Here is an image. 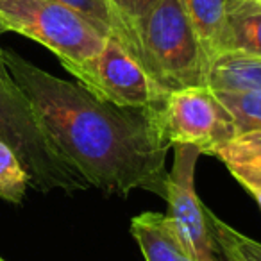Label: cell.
Returning a JSON list of instances; mask_svg holds the SVG:
<instances>
[{
	"label": "cell",
	"mask_w": 261,
	"mask_h": 261,
	"mask_svg": "<svg viewBox=\"0 0 261 261\" xmlns=\"http://www.w3.org/2000/svg\"><path fill=\"white\" fill-rule=\"evenodd\" d=\"M4 63L54 145L91 188L120 197L135 190L167 197L172 145L161 127L160 108L116 106L8 48Z\"/></svg>",
	"instance_id": "6da1fadb"
},
{
	"label": "cell",
	"mask_w": 261,
	"mask_h": 261,
	"mask_svg": "<svg viewBox=\"0 0 261 261\" xmlns=\"http://www.w3.org/2000/svg\"><path fill=\"white\" fill-rule=\"evenodd\" d=\"M136 59L165 91L207 86L206 56L181 0H161L138 31Z\"/></svg>",
	"instance_id": "7a4b0ae2"
},
{
	"label": "cell",
	"mask_w": 261,
	"mask_h": 261,
	"mask_svg": "<svg viewBox=\"0 0 261 261\" xmlns=\"http://www.w3.org/2000/svg\"><path fill=\"white\" fill-rule=\"evenodd\" d=\"M0 142L18 156L29 185L38 192L73 193L91 188L59 152L29 98L13 79H0Z\"/></svg>",
	"instance_id": "3957f363"
},
{
	"label": "cell",
	"mask_w": 261,
	"mask_h": 261,
	"mask_svg": "<svg viewBox=\"0 0 261 261\" xmlns=\"http://www.w3.org/2000/svg\"><path fill=\"white\" fill-rule=\"evenodd\" d=\"M0 27L47 47L66 70L93 59L106 43L93 23L54 0H0Z\"/></svg>",
	"instance_id": "277c9868"
},
{
	"label": "cell",
	"mask_w": 261,
	"mask_h": 261,
	"mask_svg": "<svg viewBox=\"0 0 261 261\" xmlns=\"http://www.w3.org/2000/svg\"><path fill=\"white\" fill-rule=\"evenodd\" d=\"M160 120L172 147L192 145L210 156L236 136L232 115L207 86L170 91L160 106Z\"/></svg>",
	"instance_id": "5b68a950"
},
{
	"label": "cell",
	"mask_w": 261,
	"mask_h": 261,
	"mask_svg": "<svg viewBox=\"0 0 261 261\" xmlns=\"http://www.w3.org/2000/svg\"><path fill=\"white\" fill-rule=\"evenodd\" d=\"M68 72L97 97L123 108H160L168 95L113 36L106 38L93 59L72 66Z\"/></svg>",
	"instance_id": "8992f818"
},
{
	"label": "cell",
	"mask_w": 261,
	"mask_h": 261,
	"mask_svg": "<svg viewBox=\"0 0 261 261\" xmlns=\"http://www.w3.org/2000/svg\"><path fill=\"white\" fill-rule=\"evenodd\" d=\"M175 156L167 179L168 217L175 222L179 231L199 261H217L218 245L206 220V207L195 192V167L202 154L192 145H174Z\"/></svg>",
	"instance_id": "52a82bcc"
},
{
	"label": "cell",
	"mask_w": 261,
	"mask_h": 261,
	"mask_svg": "<svg viewBox=\"0 0 261 261\" xmlns=\"http://www.w3.org/2000/svg\"><path fill=\"white\" fill-rule=\"evenodd\" d=\"M130 234L145 261H199L168 215L147 211L130 220Z\"/></svg>",
	"instance_id": "ba28073f"
},
{
	"label": "cell",
	"mask_w": 261,
	"mask_h": 261,
	"mask_svg": "<svg viewBox=\"0 0 261 261\" xmlns=\"http://www.w3.org/2000/svg\"><path fill=\"white\" fill-rule=\"evenodd\" d=\"M210 61L229 52V0H181Z\"/></svg>",
	"instance_id": "9c48e42d"
},
{
	"label": "cell",
	"mask_w": 261,
	"mask_h": 261,
	"mask_svg": "<svg viewBox=\"0 0 261 261\" xmlns=\"http://www.w3.org/2000/svg\"><path fill=\"white\" fill-rule=\"evenodd\" d=\"M215 156L222 160L247 192L261 190V130H247L232 136Z\"/></svg>",
	"instance_id": "30bf717a"
},
{
	"label": "cell",
	"mask_w": 261,
	"mask_h": 261,
	"mask_svg": "<svg viewBox=\"0 0 261 261\" xmlns=\"http://www.w3.org/2000/svg\"><path fill=\"white\" fill-rule=\"evenodd\" d=\"M207 88L213 91H261V58L225 52L210 65Z\"/></svg>",
	"instance_id": "8fae6325"
},
{
	"label": "cell",
	"mask_w": 261,
	"mask_h": 261,
	"mask_svg": "<svg viewBox=\"0 0 261 261\" xmlns=\"http://www.w3.org/2000/svg\"><path fill=\"white\" fill-rule=\"evenodd\" d=\"M229 52L261 58V0H229Z\"/></svg>",
	"instance_id": "7c38bea8"
},
{
	"label": "cell",
	"mask_w": 261,
	"mask_h": 261,
	"mask_svg": "<svg viewBox=\"0 0 261 261\" xmlns=\"http://www.w3.org/2000/svg\"><path fill=\"white\" fill-rule=\"evenodd\" d=\"M108 2L116 22L113 38H116L120 45L136 58L140 27L161 0H108Z\"/></svg>",
	"instance_id": "4fadbf2b"
},
{
	"label": "cell",
	"mask_w": 261,
	"mask_h": 261,
	"mask_svg": "<svg viewBox=\"0 0 261 261\" xmlns=\"http://www.w3.org/2000/svg\"><path fill=\"white\" fill-rule=\"evenodd\" d=\"M206 220L218 249L240 261H261V243L232 229L206 207Z\"/></svg>",
	"instance_id": "5bb4252c"
},
{
	"label": "cell",
	"mask_w": 261,
	"mask_h": 261,
	"mask_svg": "<svg viewBox=\"0 0 261 261\" xmlns=\"http://www.w3.org/2000/svg\"><path fill=\"white\" fill-rule=\"evenodd\" d=\"M232 115L236 135L261 130V91H215Z\"/></svg>",
	"instance_id": "9a60e30c"
},
{
	"label": "cell",
	"mask_w": 261,
	"mask_h": 261,
	"mask_svg": "<svg viewBox=\"0 0 261 261\" xmlns=\"http://www.w3.org/2000/svg\"><path fill=\"white\" fill-rule=\"evenodd\" d=\"M29 186L23 165L6 143L0 142V199L13 204H22Z\"/></svg>",
	"instance_id": "2e32d148"
},
{
	"label": "cell",
	"mask_w": 261,
	"mask_h": 261,
	"mask_svg": "<svg viewBox=\"0 0 261 261\" xmlns=\"http://www.w3.org/2000/svg\"><path fill=\"white\" fill-rule=\"evenodd\" d=\"M66 8L83 15L90 23H93L106 38L113 36L116 31V22L113 9L108 0H54Z\"/></svg>",
	"instance_id": "e0dca14e"
},
{
	"label": "cell",
	"mask_w": 261,
	"mask_h": 261,
	"mask_svg": "<svg viewBox=\"0 0 261 261\" xmlns=\"http://www.w3.org/2000/svg\"><path fill=\"white\" fill-rule=\"evenodd\" d=\"M0 34H4V29L0 27ZM0 79H11V75H9L8 72V66H6L4 63V48L0 47Z\"/></svg>",
	"instance_id": "ac0fdd59"
},
{
	"label": "cell",
	"mask_w": 261,
	"mask_h": 261,
	"mask_svg": "<svg viewBox=\"0 0 261 261\" xmlns=\"http://www.w3.org/2000/svg\"><path fill=\"white\" fill-rule=\"evenodd\" d=\"M218 250H220V249H218ZM217 261H240V259H236V257L231 256L229 252H224V250H220V252H218Z\"/></svg>",
	"instance_id": "d6986e66"
},
{
	"label": "cell",
	"mask_w": 261,
	"mask_h": 261,
	"mask_svg": "<svg viewBox=\"0 0 261 261\" xmlns=\"http://www.w3.org/2000/svg\"><path fill=\"white\" fill-rule=\"evenodd\" d=\"M249 193L254 197V200H256L257 206H259V210H261V190L259 188H254V190H249Z\"/></svg>",
	"instance_id": "ffe728a7"
},
{
	"label": "cell",
	"mask_w": 261,
	"mask_h": 261,
	"mask_svg": "<svg viewBox=\"0 0 261 261\" xmlns=\"http://www.w3.org/2000/svg\"><path fill=\"white\" fill-rule=\"evenodd\" d=\"M0 261H6V259H4V257H2V256H0Z\"/></svg>",
	"instance_id": "44dd1931"
}]
</instances>
